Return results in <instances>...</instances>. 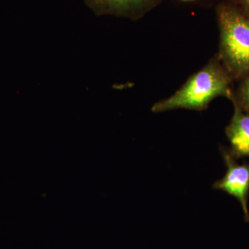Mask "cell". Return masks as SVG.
Instances as JSON below:
<instances>
[{"label": "cell", "mask_w": 249, "mask_h": 249, "mask_svg": "<svg viewBox=\"0 0 249 249\" xmlns=\"http://www.w3.org/2000/svg\"><path fill=\"white\" fill-rule=\"evenodd\" d=\"M230 82L227 72L217 62L212 61L191 76L173 96L156 103L152 111L159 113L181 108L203 110L219 96L231 99Z\"/></svg>", "instance_id": "6da1fadb"}, {"label": "cell", "mask_w": 249, "mask_h": 249, "mask_svg": "<svg viewBox=\"0 0 249 249\" xmlns=\"http://www.w3.org/2000/svg\"><path fill=\"white\" fill-rule=\"evenodd\" d=\"M220 53L228 69L237 76L249 74V18L231 6L217 9Z\"/></svg>", "instance_id": "7a4b0ae2"}, {"label": "cell", "mask_w": 249, "mask_h": 249, "mask_svg": "<svg viewBox=\"0 0 249 249\" xmlns=\"http://www.w3.org/2000/svg\"><path fill=\"white\" fill-rule=\"evenodd\" d=\"M221 152L227 166V173L214 183L213 188L235 197L240 202L246 222H249V163H237L229 150L224 147Z\"/></svg>", "instance_id": "3957f363"}, {"label": "cell", "mask_w": 249, "mask_h": 249, "mask_svg": "<svg viewBox=\"0 0 249 249\" xmlns=\"http://www.w3.org/2000/svg\"><path fill=\"white\" fill-rule=\"evenodd\" d=\"M162 0H85V4L98 16L103 15L137 20L157 6Z\"/></svg>", "instance_id": "277c9868"}, {"label": "cell", "mask_w": 249, "mask_h": 249, "mask_svg": "<svg viewBox=\"0 0 249 249\" xmlns=\"http://www.w3.org/2000/svg\"><path fill=\"white\" fill-rule=\"evenodd\" d=\"M234 105L233 116L226 129L231 143L229 152L235 159L249 158V113H245L237 103Z\"/></svg>", "instance_id": "5b68a950"}, {"label": "cell", "mask_w": 249, "mask_h": 249, "mask_svg": "<svg viewBox=\"0 0 249 249\" xmlns=\"http://www.w3.org/2000/svg\"><path fill=\"white\" fill-rule=\"evenodd\" d=\"M240 101V107L249 113V76L241 87Z\"/></svg>", "instance_id": "8992f818"}, {"label": "cell", "mask_w": 249, "mask_h": 249, "mask_svg": "<svg viewBox=\"0 0 249 249\" xmlns=\"http://www.w3.org/2000/svg\"><path fill=\"white\" fill-rule=\"evenodd\" d=\"M242 3L246 12L249 15V0H242Z\"/></svg>", "instance_id": "52a82bcc"}, {"label": "cell", "mask_w": 249, "mask_h": 249, "mask_svg": "<svg viewBox=\"0 0 249 249\" xmlns=\"http://www.w3.org/2000/svg\"><path fill=\"white\" fill-rule=\"evenodd\" d=\"M181 1H193V0H181Z\"/></svg>", "instance_id": "ba28073f"}]
</instances>
